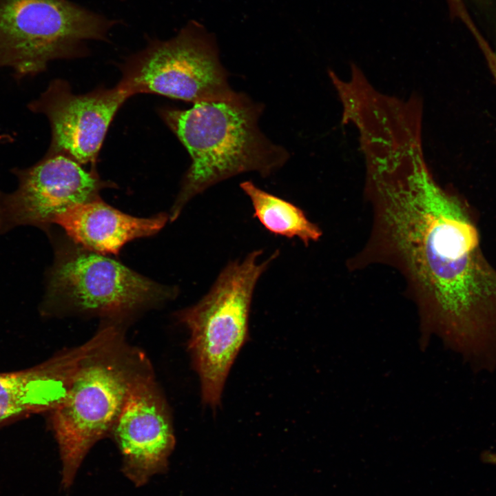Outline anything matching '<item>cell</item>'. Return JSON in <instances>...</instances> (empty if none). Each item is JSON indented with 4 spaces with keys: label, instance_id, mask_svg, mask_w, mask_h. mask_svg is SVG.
<instances>
[{
    "label": "cell",
    "instance_id": "8992f818",
    "mask_svg": "<svg viewBox=\"0 0 496 496\" xmlns=\"http://www.w3.org/2000/svg\"><path fill=\"white\" fill-rule=\"evenodd\" d=\"M121 74L118 84L130 96L156 94L194 104L231 100L239 94L229 85L215 39L195 21L127 58Z\"/></svg>",
    "mask_w": 496,
    "mask_h": 496
},
{
    "label": "cell",
    "instance_id": "7c38bea8",
    "mask_svg": "<svg viewBox=\"0 0 496 496\" xmlns=\"http://www.w3.org/2000/svg\"><path fill=\"white\" fill-rule=\"evenodd\" d=\"M249 198L254 217L270 233L287 238H298L306 246L318 241L320 227L293 203L257 187L250 180L240 184Z\"/></svg>",
    "mask_w": 496,
    "mask_h": 496
},
{
    "label": "cell",
    "instance_id": "ba28073f",
    "mask_svg": "<svg viewBox=\"0 0 496 496\" xmlns=\"http://www.w3.org/2000/svg\"><path fill=\"white\" fill-rule=\"evenodd\" d=\"M130 97L118 84L76 94L67 81L56 79L28 107L50 123L52 138L46 154H63L81 165L94 164L114 117Z\"/></svg>",
    "mask_w": 496,
    "mask_h": 496
},
{
    "label": "cell",
    "instance_id": "30bf717a",
    "mask_svg": "<svg viewBox=\"0 0 496 496\" xmlns=\"http://www.w3.org/2000/svg\"><path fill=\"white\" fill-rule=\"evenodd\" d=\"M81 359V352L72 347L32 368L0 373V424L56 409L67 395Z\"/></svg>",
    "mask_w": 496,
    "mask_h": 496
},
{
    "label": "cell",
    "instance_id": "5bb4252c",
    "mask_svg": "<svg viewBox=\"0 0 496 496\" xmlns=\"http://www.w3.org/2000/svg\"><path fill=\"white\" fill-rule=\"evenodd\" d=\"M13 139V137L7 134H0V144H3L6 143H10Z\"/></svg>",
    "mask_w": 496,
    "mask_h": 496
},
{
    "label": "cell",
    "instance_id": "52a82bcc",
    "mask_svg": "<svg viewBox=\"0 0 496 496\" xmlns=\"http://www.w3.org/2000/svg\"><path fill=\"white\" fill-rule=\"evenodd\" d=\"M18 186L0 192V231L20 225L47 226L69 207L99 198L110 183L94 169L63 154L45 156L37 163L15 169Z\"/></svg>",
    "mask_w": 496,
    "mask_h": 496
},
{
    "label": "cell",
    "instance_id": "8fae6325",
    "mask_svg": "<svg viewBox=\"0 0 496 496\" xmlns=\"http://www.w3.org/2000/svg\"><path fill=\"white\" fill-rule=\"evenodd\" d=\"M168 215L137 218L124 214L97 198L77 204L59 215L54 223L62 227L81 247L101 254H118L121 248L135 238L160 231Z\"/></svg>",
    "mask_w": 496,
    "mask_h": 496
},
{
    "label": "cell",
    "instance_id": "5b68a950",
    "mask_svg": "<svg viewBox=\"0 0 496 496\" xmlns=\"http://www.w3.org/2000/svg\"><path fill=\"white\" fill-rule=\"evenodd\" d=\"M48 289V304L52 310L121 322L134 313L172 300L178 293L175 287L161 285L76 243L59 249Z\"/></svg>",
    "mask_w": 496,
    "mask_h": 496
},
{
    "label": "cell",
    "instance_id": "3957f363",
    "mask_svg": "<svg viewBox=\"0 0 496 496\" xmlns=\"http://www.w3.org/2000/svg\"><path fill=\"white\" fill-rule=\"evenodd\" d=\"M262 249L228 262L196 303L178 311L189 331L187 348L200 384L202 402L212 409L220 404L229 372L249 337V320L257 283L279 255L264 260Z\"/></svg>",
    "mask_w": 496,
    "mask_h": 496
},
{
    "label": "cell",
    "instance_id": "6da1fadb",
    "mask_svg": "<svg viewBox=\"0 0 496 496\" xmlns=\"http://www.w3.org/2000/svg\"><path fill=\"white\" fill-rule=\"evenodd\" d=\"M264 105L239 92L231 100L203 101L187 110L160 109V115L190 155L169 219L209 187L245 172L265 178L281 168L289 154L260 130Z\"/></svg>",
    "mask_w": 496,
    "mask_h": 496
},
{
    "label": "cell",
    "instance_id": "9c48e42d",
    "mask_svg": "<svg viewBox=\"0 0 496 496\" xmlns=\"http://www.w3.org/2000/svg\"><path fill=\"white\" fill-rule=\"evenodd\" d=\"M110 437L121 456V472L136 487L165 473L176 438L171 413L154 374L132 388Z\"/></svg>",
    "mask_w": 496,
    "mask_h": 496
},
{
    "label": "cell",
    "instance_id": "277c9868",
    "mask_svg": "<svg viewBox=\"0 0 496 496\" xmlns=\"http://www.w3.org/2000/svg\"><path fill=\"white\" fill-rule=\"evenodd\" d=\"M113 23L69 0H0V68L17 79L38 74L50 61L85 54Z\"/></svg>",
    "mask_w": 496,
    "mask_h": 496
},
{
    "label": "cell",
    "instance_id": "7a4b0ae2",
    "mask_svg": "<svg viewBox=\"0 0 496 496\" xmlns=\"http://www.w3.org/2000/svg\"><path fill=\"white\" fill-rule=\"evenodd\" d=\"M123 324L81 361L63 402L50 412L68 490L91 448L110 437L132 388L154 374L147 355L126 340Z\"/></svg>",
    "mask_w": 496,
    "mask_h": 496
},
{
    "label": "cell",
    "instance_id": "4fadbf2b",
    "mask_svg": "<svg viewBox=\"0 0 496 496\" xmlns=\"http://www.w3.org/2000/svg\"><path fill=\"white\" fill-rule=\"evenodd\" d=\"M475 40L479 46L488 64V66L496 82V53L488 45L482 35L476 36Z\"/></svg>",
    "mask_w": 496,
    "mask_h": 496
}]
</instances>
